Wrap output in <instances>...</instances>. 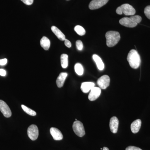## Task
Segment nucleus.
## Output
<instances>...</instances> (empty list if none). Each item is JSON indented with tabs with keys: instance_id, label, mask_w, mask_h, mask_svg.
<instances>
[{
	"instance_id": "obj_32",
	"label": "nucleus",
	"mask_w": 150,
	"mask_h": 150,
	"mask_svg": "<svg viewBox=\"0 0 150 150\" xmlns=\"http://www.w3.org/2000/svg\"><path fill=\"white\" fill-rule=\"evenodd\" d=\"M103 150H109V149L107 147H104L103 149Z\"/></svg>"
},
{
	"instance_id": "obj_20",
	"label": "nucleus",
	"mask_w": 150,
	"mask_h": 150,
	"mask_svg": "<svg viewBox=\"0 0 150 150\" xmlns=\"http://www.w3.org/2000/svg\"><path fill=\"white\" fill-rule=\"evenodd\" d=\"M75 71L79 76H82L83 74L84 70L82 65L79 63H77L75 65Z\"/></svg>"
},
{
	"instance_id": "obj_21",
	"label": "nucleus",
	"mask_w": 150,
	"mask_h": 150,
	"mask_svg": "<svg viewBox=\"0 0 150 150\" xmlns=\"http://www.w3.org/2000/svg\"><path fill=\"white\" fill-rule=\"evenodd\" d=\"M21 108L23 110H24L25 112L27 113L28 115H31V116H35L36 115V112L34 110L30 109L29 108L27 107V106L22 105Z\"/></svg>"
},
{
	"instance_id": "obj_27",
	"label": "nucleus",
	"mask_w": 150,
	"mask_h": 150,
	"mask_svg": "<svg viewBox=\"0 0 150 150\" xmlns=\"http://www.w3.org/2000/svg\"><path fill=\"white\" fill-rule=\"evenodd\" d=\"M126 150H142V149L134 146H129L126 148Z\"/></svg>"
},
{
	"instance_id": "obj_3",
	"label": "nucleus",
	"mask_w": 150,
	"mask_h": 150,
	"mask_svg": "<svg viewBox=\"0 0 150 150\" xmlns=\"http://www.w3.org/2000/svg\"><path fill=\"white\" fill-rule=\"evenodd\" d=\"M73 129L75 134L78 137H82L85 135L83 124L81 121H75L73 123Z\"/></svg>"
},
{
	"instance_id": "obj_19",
	"label": "nucleus",
	"mask_w": 150,
	"mask_h": 150,
	"mask_svg": "<svg viewBox=\"0 0 150 150\" xmlns=\"http://www.w3.org/2000/svg\"><path fill=\"white\" fill-rule=\"evenodd\" d=\"M61 65L62 68L66 69L68 66V56L66 54H63L61 56Z\"/></svg>"
},
{
	"instance_id": "obj_9",
	"label": "nucleus",
	"mask_w": 150,
	"mask_h": 150,
	"mask_svg": "<svg viewBox=\"0 0 150 150\" xmlns=\"http://www.w3.org/2000/svg\"><path fill=\"white\" fill-rule=\"evenodd\" d=\"M101 93V89L99 87H94L89 94L88 99L91 101H94L97 99Z\"/></svg>"
},
{
	"instance_id": "obj_29",
	"label": "nucleus",
	"mask_w": 150,
	"mask_h": 150,
	"mask_svg": "<svg viewBox=\"0 0 150 150\" xmlns=\"http://www.w3.org/2000/svg\"><path fill=\"white\" fill-rule=\"evenodd\" d=\"M7 63V59H1L0 60V65L4 66Z\"/></svg>"
},
{
	"instance_id": "obj_34",
	"label": "nucleus",
	"mask_w": 150,
	"mask_h": 150,
	"mask_svg": "<svg viewBox=\"0 0 150 150\" xmlns=\"http://www.w3.org/2000/svg\"><path fill=\"white\" fill-rule=\"evenodd\" d=\"M68 1H69V0H68Z\"/></svg>"
},
{
	"instance_id": "obj_26",
	"label": "nucleus",
	"mask_w": 150,
	"mask_h": 150,
	"mask_svg": "<svg viewBox=\"0 0 150 150\" xmlns=\"http://www.w3.org/2000/svg\"><path fill=\"white\" fill-rule=\"evenodd\" d=\"M21 1L27 5H31L33 3L34 0H21Z\"/></svg>"
},
{
	"instance_id": "obj_13",
	"label": "nucleus",
	"mask_w": 150,
	"mask_h": 150,
	"mask_svg": "<svg viewBox=\"0 0 150 150\" xmlns=\"http://www.w3.org/2000/svg\"><path fill=\"white\" fill-rule=\"evenodd\" d=\"M142 126V121L140 119L135 120L132 123L131 126V129L132 133L137 134L139 131Z\"/></svg>"
},
{
	"instance_id": "obj_31",
	"label": "nucleus",
	"mask_w": 150,
	"mask_h": 150,
	"mask_svg": "<svg viewBox=\"0 0 150 150\" xmlns=\"http://www.w3.org/2000/svg\"><path fill=\"white\" fill-rule=\"evenodd\" d=\"M6 72L5 70L3 69H0V76H6Z\"/></svg>"
},
{
	"instance_id": "obj_18",
	"label": "nucleus",
	"mask_w": 150,
	"mask_h": 150,
	"mask_svg": "<svg viewBox=\"0 0 150 150\" xmlns=\"http://www.w3.org/2000/svg\"><path fill=\"white\" fill-rule=\"evenodd\" d=\"M40 46L45 50H48L50 48L51 42L49 39L46 37L43 36L40 41Z\"/></svg>"
},
{
	"instance_id": "obj_10",
	"label": "nucleus",
	"mask_w": 150,
	"mask_h": 150,
	"mask_svg": "<svg viewBox=\"0 0 150 150\" xmlns=\"http://www.w3.org/2000/svg\"><path fill=\"white\" fill-rule=\"evenodd\" d=\"M119 23L121 25L128 28H134L136 27L137 23L134 22L130 18L124 17L119 20Z\"/></svg>"
},
{
	"instance_id": "obj_22",
	"label": "nucleus",
	"mask_w": 150,
	"mask_h": 150,
	"mask_svg": "<svg viewBox=\"0 0 150 150\" xmlns=\"http://www.w3.org/2000/svg\"><path fill=\"white\" fill-rule=\"evenodd\" d=\"M75 31L79 35L83 36L86 33V30L84 28L80 25H76L74 28Z\"/></svg>"
},
{
	"instance_id": "obj_1",
	"label": "nucleus",
	"mask_w": 150,
	"mask_h": 150,
	"mask_svg": "<svg viewBox=\"0 0 150 150\" xmlns=\"http://www.w3.org/2000/svg\"><path fill=\"white\" fill-rule=\"evenodd\" d=\"M127 59L130 67L133 69H138L141 64V60L139 54L134 49H132L129 52Z\"/></svg>"
},
{
	"instance_id": "obj_30",
	"label": "nucleus",
	"mask_w": 150,
	"mask_h": 150,
	"mask_svg": "<svg viewBox=\"0 0 150 150\" xmlns=\"http://www.w3.org/2000/svg\"><path fill=\"white\" fill-rule=\"evenodd\" d=\"M116 13L118 14L119 15H121L123 14V13H122V10H121V6L118 7L116 9Z\"/></svg>"
},
{
	"instance_id": "obj_6",
	"label": "nucleus",
	"mask_w": 150,
	"mask_h": 150,
	"mask_svg": "<svg viewBox=\"0 0 150 150\" xmlns=\"http://www.w3.org/2000/svg\"><path fill=\"white\" fill-rule=\"evenodd\" d=\"M0 110L6 118H9L12 115L10 108L5 102L0 100Z\"/></svg>"
},
{
	"instance_id": "obj_24",
	"label": "nucleus",
	"mask_w": 150,
	"mask_h": 150,
	"mask_svg": "<svg viewBox=\"0 0 150 150\" xmlns=\"http://www.w3.org/2000/svg\"><path fill=\"white\" fill-rule=\"evenodd\" d=\"M76 46L78 50L81 51L83 48V44L82 42L80 40H77L76 42Z\"/></svg>"
},
{
	"instance_id": "obj_17",
	"label": "nucleus",
	"mask_w": 150,
	"mask_h": 150,
	"mask_svg": "<svg viewBox=\"0 0 150 150\" xmlns=\"http://www.w3.org/2000/svg\"><path fill=\"white\" fill-rule=\"evenodd\" d=\"M93 59L94 62H95L97 67L98 69L100 70V71H102L104 69V63H103L101 58L99 56L96 55V54H94L93 56Z\"/></svg>"
},
{
	"instance_id": "obj_15",
	"label": "nucleus",
	"mask_w": 150,
	"mask_h": 150,
	"mask_svg": "<svg viewBox=\"0 0 150 150\" xmlns=\"http://www.w3.org/2000/svg\"><path fill=\"white\" fill-rule=\"evenodd\" d=\"M68 76L67 73H61L56 79V83L57 86L59 88H61L63 86L66 78Z\"/></svg>"
},
{
	"instance_id": "obj_28",
	"label": "nucleus",
	"mask_w": 150,
	"mask_h": 150,
	"mask_svg": "<svg viewBox=\"0 0 150 150\" xmlns=\"http://www.w3.org/2000/svg\"><path fill=\"white\" fill-rule=\"evenodd\" d=\"M64 43L65 45L68 48H71V43L69 40H68V39H65Z\"/></svg>"
},
{
	"instance_id": "obj_16",
	"label": "nucleus",
	"mask_w": 150,
	"mask_h": 150,
	"mask_svg": "<svg viewBox=\"0 0 150 150\" xmlns=\"http://www.w3.org/2000/svg\"><path fill=\"white\" fill-rule=\"evenodd\" d=\"M51 29L52 32L54 33L59 40H62V41L65 40L66 39V37H65L64 34L58 28L55 26H52L51 28Z\"/></svg>"
},
{
	"instance_id": "obj_33",
	"label": "nucleus",
	"mask_w": 150,
	"mask_h": 150,
	"mask_svg": "<svg viewBox=\"0 0 150 150\" xmlns=\"http://www.w3.org/2000/svg\"><path fill=\"white\" fill-rule=\"evenodd\" d=\"M101 149V150H102V149H102V148H101V149Z\"/></svg>"
},
{
	"instance_id": "obj_14",
	"label": "nucleus",
	"mask_w": 150,
	"mask_h": 150,
	"mask_svg": "<svg viewBox=\"0 0 150 150\" xmlns=\"http://www.w3.org/2000/svg\"><path fill=\"white\" fill-rule=\"evenodd\" d=\"M95 87V83L91 82H86L82 83L81 89L83 92L87 93Z\"/></svg>"
},
{
	"instance_id": "obj_11",
	"label": "nucleus",
	"mask_w": 150,
	"mask_h": 150,
	"mask_svg": "<svg viewBox=\"0 0 150 150\" xmlns=\"http://www.w3.org/2000/svg\"><path fill=\"white\" fill-rule=\"evenodd\" d=\"M119 121L118 118L115 116H113L110 118L109 126L110 131L113 134H116L118 131Z\"/></svg>"
},
{
	"instance_id": "obj_8",
	"label": "nucleus",
	"mask_w": 150,
	"mask_h": 150,
	"mask_svg": "<svg viewBox=\"0 0 150 150\" xmlns=\"http://www.w3.org/2000/svg\"><path fill=\"white\" fill-rule=\"evenodd\" d=\"M122 13L126 16H134L136 13V10L132 6L128 4H123L121 6Z\"/></svg>"
},
{
	"instance_id": "obj_4",
	"label": "nucleus",
	"mask_w": 150,
	"mask_h": 150,
	"mask_svg": "<svg viewBox=\"0 0 150 150\" xmlns=\"http://www.w3.org/2000/svg\"><path fill=\"white\" fill-rule=\"evenodd\" d=\"M27 134L28 137L32 141L37 139L39 135V131L37 126L34 124L30 125L28 129Z\"/></svg>"
},
{
	"instance_id": "obj_2",
	"label": "nucleus",
	"mask_w": 150,
	"mask_h": 150,
	"mask_svg": "<svg viewBox=\"0 0 150 150\" xmlns=\"http://www.w3.org/2000/svg\"><path fill=\"white\" fill-rule=\"evenodd\" d=\"M106 45L109 47L115 46L119 42L121 36L119 33L115 31H108L105 34Z\"/></svg>"
},
{
	"instance_id": "obj_7",
	"label": "nucleus",
	"mask_w": 150,
	"mask_h": 150,
	"mask_svg": "<svg viewBox=\"0 0 150 150\" xmlns=\"http://www.w3.org/2000/svg\"><path fill=\"white\" fill-rule=\"evenodd\" d=\"M109 0H92L89 5L91 10L97 9L106 4Z\"/></svg>"
},
{
	"instance_id": "obj_25",
	"label": "nucleus",
	"mask_w": 150,
	"mask_h": 150,
	"mask_svg": "<svg viewBox=\"0 0 150 150\" xmlns=\"http://www.w3.org/2000/svg\"><path fill=\"white\" fill-rule=\"evenodd\" d=\"M144 13L146 16L150 20V6H148L145 8Z\"/></svg>"
},
{
	"instance_id": "obj_12",
	"label": "nucleus",
	"mask_w": 150,
	"mask_h": 150,
	"mask_svg": "<svg viewBox=\"0 0 150 150\" xmlns=\"http://www.w3.org/2000/svg\"><path fill=\"white\" fill-rule=\"evenodd\" d=\"M50 133L54 140L60 141L63 139V134L61 131L57 128L54 127L51 128L50 129Z\"/></svg>"
},
{
	"instance_id": "obj_5",
	"label": "nucleus",
	"mask_w": 150,
	"mask_h": 150,
	"mask_svg": "<svg viewBox=\"0 0 150 150\" xmlns=\"http://www.w3.org/2000/svg\"><path fill=\"white\" fill-rule=\"evenodd\" d=\"M110 79L108 75H103L100 77L97 81V84L100 88L105 89L110 85Z\"/></svg>"
},
{
	"instance_id": "obj_23",
	"label": "nucleus",
	"mask_w": 150,
	"mask_h": 150,
	"mask_svg": "<svg viewBox=\"0 0 150 150\" xmlns=\"http://www.w3.org/2000/svg\"><path fill=\"white\" fill-rule=\"evenodd\" d=\"M130 18H131L133 21L137 23V24L141 22L142 20V18L141 17V16L139 15L131 16L130 17Z\"/></svg>"
}]
</instances>
